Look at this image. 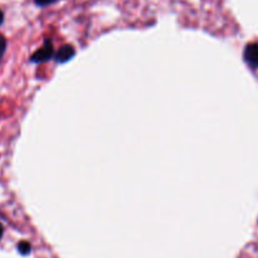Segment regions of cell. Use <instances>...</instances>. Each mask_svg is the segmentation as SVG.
Listing matches in <instances>:
<instances>
[{
    "instance_id": "52a82bcc",
    "label": "cell",
    "mask_w": 258,
    "mask_h": 258,
    "mask_svg": "<svg viewBox=\"0 0 258 258\" xmlns=\"http://www.w3.org/2000/svg\"><path fill=\"white\" fill-rule=\"evenodd\" d=\"M3 19H4V14H3V12L0 10V24L3 23Z\"/></svg>"
},
{
    "instance_id": "ba28073f",
    "label": "cell",
    "mask_w": 258,
    "mask_h": 258,
    "mask_svg": "<svg viewBox=\"0 0 258 258\" xmlns=\"http://www.w3.org/2000/svg\"><path fill=\"white\" fill-rule=\"evenodd\" d=\"M3 231H4V229H3V226L0 224V238H2V236H3Z\"/></svg>"
},
{
    "instance_id": "7a4b0ae2",
    "label": "cell",
    "mask_w": 258,
    "mask_h": 258,
    "mask_svg": "<svg viewBox=\"0 0 258 258\" xmlns=\"http://www.w3.org/2000/svg\"><path fill=\"white\" fill-rule=\"evenodd\" d=\"M53 55V45L50 42H47L42 48L37 50L34 54L32 55L30 60L35 63H39V62H44V60L50 59Z\"/></svg>"
},
{
    "instance_id": "3957f363",
    "label": "cell",
    "mask_w": 258,
    "mask_h": 258,
    "mask_svg": "<svg viewBox=\"0 0 258 258\" xmlns=\"http://www.w3.org/2000/svg\"><path fill=\"white\" fill-rule=\"evenodd\" d=\"M75 55V49L71 45H63L55 54V59L59 63H64L70 60Z\"/></svg>"
},
{
    "instance_id": "5b68a950",
    "label": "cell",
    "mask_w": 258,
    "mask_h": 258,
    "mask_svg": "<svg viewBox=\"0 0 258 258\" xmlns=\"http://www.w3.org/2000/svg\"><path fill=\"white\" fill-rule=\"evenodd\" d=\"M5 48H7V40H5V38L0 34V58L4 54Z\"/></svg>"
},
{
    "instance_id": "8992f818",
    "label": "cell",
    "mask_w": 258,
    "mask_h": 258,
    "mask_svg": "<svg viewBox=\"0 0 258 258\" xmlns=\"http://www.w3.org/2000/svg\"><path fill=\"white\" fill-rule=\"evenodd\" d=\"M57 2V0H35L38 5H48V4H52V3Z\"/></svg>"
},
{
    "instance_id": "6da1fadb",
    "label": "cell",
    "mask_w": 258,
    "mask_h": 258,
    "mask_svg": "<svg viewBox=\"0 0 258 258\" xmlns=\"http://www.w3.org/2000/svg\"><path fill=\"white\" fill-rule=\"evenodd\" d=\"M244 60L247 64L252 68H258V44L257 43H251L246 47L243 53Z\"/></svg>"
},
{
    "instance_id": "277c9868",
    "label": "cell",
    "mask_w": 258,
    "mask_h": 258,
    "mask_svg": "<svg viewBox=\"0 0 258 258\" xmlns=\"http://www.w3.org/2000/svg\"><path fill=\"white\" fill-rule=\"evenodd\" d=\"M30 249H32V247H30V244L28 243V242H20L19 244H18V251L20 252L22 254H28L30 252Z\"/></svg>"
}]
</instances>
